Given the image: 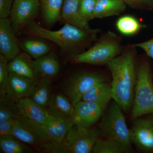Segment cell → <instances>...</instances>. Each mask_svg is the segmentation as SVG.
Segmentation results:
<instances>
[{"label":"cell","mask_w":153,"mask_h":153,"mask_svg":"<svg viewBox=\"0 0 153 153\" xmlns=\"http://www.w3.org/2000/svg\"><path fill=\"white\" fill-rule=\"evenodd\" d=\"M126 7V3L122 0H97L94 19L117 16L125 10Z\"/></svg>","instance_id":"19"},{"label":"cell","mask_w":153,"mask_h":153,"mask_svg":"<svg viewBox=\"0 0 153 153\" xmlns=\"http://www.w3.org/2000/svg\"><path fill=\"white\" fill-rule=\"evenodd\" d=\"M47 110L51 115L72 122L74 114V106L64 93L57 92L52 94Z\"/></svg>","instance_id":"15"},{"label":"cell","mask_w":153,"mask_h":153,"mask_svg":"<svg viewBox=\"0 0 153 153\" xmlns=\"http://www.w3.org/2000/svg\"><path fill=\"white\" fill-rule=\"evenodd\" d=\"M97 0H81L79 11L82 17L87 22L94 19V13Z\"/></svg>","instance_id":"31"},{"label":"cell","mask_w":153,"mask_h":153,"mask_svg":"<svg viewBox=\"0 0 153 153\" xmlns=\"http://www.w3.org/2000/svg\"><path fill=\"white\" fill-rule=\"evenodd\" d=\"M0 119L11 120L19 114L17 102L7 95L0 97Z\"/></svg>","instance_id":"28"},{"label":"cell","mask_w":153,"mask_h":153,"mask_svg":"<svg viewBox=\"0 0 153 153\" xmlns=\"http://www.w3.org/2000/svg\"><path fill=\"white\" fill-rule=\"evenodd\" d=\"M116 26L118 31L126 36L135 35L143 27L142 25L136 18L130 15L120 17L117 21Z\"/></svg>","instance_id":"26"},{"label":"cell","mask_w":153,"mask_h":153,"mask_svg":"<svg viewBox=\"0 0 153 153\" xmlns=\"http://www.w3.org/2000/svg\"><path fill=\"white\" fill-rule=\"evenodd\" d=\"M33 63L36 70L43 77L50 78L56 76L60 70L59 62L52 53L35 59Z\"/></svg>","instance_id":"22"},{"label":"cell","mask_w":153,"mask_h":153,"mask_svg":"<svg viewBox=\"0 0 153 153\" xmlns=\"http://www.w3.org/2000/svg\"><path fill=\"white\" fill-rule=\"evenodd\" d=\"M17 106L21 114L38 126L44 125L50 116L47 109L39 106L29 98L17 101Z\"/></svg>","instance_id":"16"},{"label":"cell","mask_w":153,"mask_h":153,"mask_svg":"<svg viewBox=\"0 0 153 153\" xmlns=\"http://www.w3.org/2000/svg\"><path fill=\"white\" fill-rule=\"evenodd\" d=\"M32 57L25 52H21L9 62L10 72H14L37 82L42 76L36 70Z\"/></svg>","instance_id":"14"},{"label":"cell","mask_w":153,"mask_h":153,"mask_svg":"<svg viewBox=\"0 0 153 153\" xmlns=\"http://www.w3.org/2000/svg\"><path fill=\"white\" fill-rule=\"evenodd\" d=\"M131 152L120 143L110 139L101 138L97 140L94 146L93 153H126Z\"/></svg>","instance_id":"27"},{"label":"cell","mask_w":153,"mask_h":153,"mask_svg":"<svg viewBox=\"0 0 153 153\" xmlns=\"http://www.w3.org/2000/svg\"><path fill=\"white\" fill-rule=\"evenodd\" d=\"M133 121L130 129L132 143L142 152H153V123L141 117Z\"/></svg>","instance_id":"11"},{"label":"cell","mask_w":153,"mask_h":153,"mask_svg":"<svg viewBox=\"0 0 153 153\" xmlns=\"http://www.w3.org/2000/svg\"><path fill=\"white\" fill-rule=\"evenodd\" d=\"M22 33L44 38L54 42L60 47L66 61H69L82 53L83 49L95 41L98 30H83L65 23L56 31L45 29L34 20L31 21L21 31Z\"/></svg>","instance_id":"1"},{"label":"cell","mask_w":153,"mask_h":153,"mask_svg":"<svg viewBox=\"0 0 153 153\" xmlns=\"http://www.w3.org/2000/svg\"><path fill=\"white\" fill-rule=\"evenodd\" d=\"M103 82H105V79L100 74L91 72H80L68 78L63 85V91L74 106L82 100L83 96L90 88Z\"/></svg>","instance_id":"7"},{"label":"cell","mask_w":153,"mask_h":153,"mask_svg":"<svg viewBox=\"0 0 153 153\" xmlns=\"http://www.w3.org/2000/svg\"><path fill=\"white\" fill-rule=\"evenodd\" d=\"M149 119L153 123V114H149Z\"/></svg>","instance_id":"36"},{"label":"cell","mask_w":153,"mask_h":153,"mask_svg":"<svg viewBox=\"0 0 153 153\" xmlns=\"http://www.w3.org/2000/svg\"><path fill=\"white\" fill-rule=\"evenodd\" d=\"M16 34L10 19H0V52L10 61L22 52Z\"/></svg>","instance_id":"12"},{"label":"cell","mask_w":153,"mask_h":153,"mask_svg":"<svg viewBox=\"0 0 153 153\" xmlns=\"http://www.w3.org/2000/svg\"><path fill=\"white\" fill-rule=\"evenodd\" d=\"M119 43L114 38H103L87 51L70 60L71 63H85L92 65L108 64L118 55Z\"/></svg>","instance_id":"6"},{"label":"cell","mask_w":153,"mask_h":153,"mask_svg":"<svg viewBox=\"0 0 153 153\" xmlns=\"http://www.w3.org/2000/svg\"><path fill=\"white\" fill-rule=\"evenodd\" d=\"M14 0H0V19L10 16Z\"/></svg>","instance_id":"32"},{"label":"cell","mask_w":153,"mask_h":153,"mask_svg":"<svg viewBox=\"0 0 153 153\" xmlns=\"http://www.w3.org/2000/svg\"><path fill=\"white\" fill-rule=\"evenodd\" d=\"M38 149L46 153H67L68 149L63 143L57 142L52 140L42 143Z\"/></svg>","instance_id":"30"},{"label":"cell","mask_w":153,"mask_h":153,"mask_svg":"<svg viewBox=\"0 0 153 153\" xmlns=\"http://www.w3.org/2000/svg\"><path fill=\"white\" fill-rule=\"evenodd\" d=\"M73 124L71 121L50 115L46 123L38 126L49 139L63 143L68 130Z\"/></svg>","instance_id":"17"},{"label":"cell","mask_w":153,"mask_h":153,"mask_svg":"<svg viewBox=\"0 0 153 153\" xmlns=\"http://www.w3.org/2000/svg\"><path fill=\"white\" fill-rule=\"evenodd\" d=\"M153 114L152 75L149 63L140 64L137 72V80L132 106V120L146 114Z\"/></svg>","instance_id":"3"},{"label":"cell","mask_w":153,"mask_h":153,"mask_svg":"<svg viewBox=\"0 0 153 153\" xmlns=\"http://www.w3.org/2000/svg\"><path fill=\"white\" fill-rule=\"evenodd\" d=\"M21 49L36 59L49 53L51 48L44 41L38 39H27L19 42Z\"/></svg>","instance_id":"24"},{"label":"cell","mask_w":153,"mask_h":153,"mask_svg":"<svg viewBox=\"0 0 153 153\" xmlns=\"http://www.w3.org/2000/svg\"><path fill=\"white\" fill-rule=\"evenodd\" d=\"M80 1L63 0L61 12V20L65 23H68L83 30H91L88 22L80 14Z\"/></svg>","instance_id":"18"},{"label":"cell","mask_w":153,"mask_h":153,"mask_svg":"<svg viewBox=\"0 0 153 153\" xmlns=\"http://www.w3.org/2000/svg\"><path fill=\"white\" fill-rule=\"evenodd\" d=\"M112 98L111 84L103 82L97 83L90 88L83 96L82 100L108 104Z\"/></svg>","instance_id":"23"},{"label":"cell","mask_w":153,"mask_h":153,"mask_svg":"<svg viewBox=\"0 0 153 153\" xmlns=\"http://www.w3.org/2000/svg\"><path fill=\"white\" fill-rule=\"evenodd\" d=\"M131 46L141 48L146 52L149 57L153 59V38L149 41L134 44Z\"/></svg>","instance_id":"34"},{"label":"cell","mask_w":153,"mask_h":153,"mask_svg":"<svg viewBox=\"0 0 153 153\" xmlns=\"http://www.w3.org/2000/svg\"><path fill=\"white\" fill-rule=\"evenodd\" d=\"M99 127L102 134L107 138L116 141L131 150L132 143L130 129L127 126L123 110L116 102H113L103 114Z\"/></svg>","instance_id":"4"},{"label":"cell","mask_w":153,"mask_h":153,"mask_svg":"<svg viewBox=\"0 0 153 153\" xmlns=\"http://www.w3.org/2000/svg\"><path fill=\"white\" fill-rule=\"evenodd\" d=\"M134 57V52L129 49L107 64L112 75V98L125 112L131 109L133 102L137 80Z\"/></svg>","instance_id":"2"},{"label":"cell","mask_w":153,"mask_h":153,"mask_svg":"<svg viewBox=\"0 0 153 153\" xmlns=\"http://www.w3.org/2000/svg\"><path fill=\"white\" fill-rule=\"evenodd\" d=\"M102 134L99 128L73 124L63 140V143L68 153H90Z\"/></svg>","instance_id":"5"},{"label":"cell","mask_w":153,"mask_h":153,"mask_svg":"<svg viewBox=\"0 0 153 153\" xmlns=\"http://www.w3.org/2000/svg\"><path fill=\"white\" fill-rule=\"evenodd\" d=\"M125 3L134 6H152L151 0H122Z\"/></svg>","instance_id":"35"},{"label":"cell","mask_w":153,"mask_h":153,"mask_svg":"<svg viewBox=\"0 0 153 153\" xmlns=\"http://www.w3.org/2000/svg\"><path fill=\"white\" fill-rule=\"evenodd\" d=\"M9 60L4 55H0V97L7 94V84L9 73Z\"/></svg>","instance_id":"29"},{"label":"cell","mask_w":153,"mask_h":153,"mask_svg":"<svg viewBox=\"0 0 153 153\" xmlns=\"http://www.w3.org/2000/svg\"><path fill=\"white\" fill-rule=\"evenodd\" d=\"M42 19L49 26L61 21V12L63 0H39Z\"/></svg>","instance_id":"20"},{"label":"cell","mask_w":153,"mask_h":153,"mask_svg":"<svg viewBox=\"0 0 153 153\" xmlns=\"http://www.w3.org/2000/svg\"><path fill=\"white\" fill-rule=\"evenodd\" d=\"M13 119H0V137L12 135Z\"/></svg>","instance_id":"33"},{"label":"cell","mask_w":153,"mask_h":153,"mask_svg":"<svg viewBox=\"0 0 153 153\" xmlns=\"http://www.w3.org/2000/svg\"><path fill=\"white\" fill-rule=\"evenodd\" d=\"M0 149L4 153H32V150L25 143L13 136L0 137Z\"/></svg>","instance_id":"25"},{"label":"cell","mask_w":153,"mask_h":153,"mask_svg":"<svg viewBox=\"0 0 153 153\" xmlns=\"http://www.w3.org/2000/svg\"><path fill=\"white\" fill-rule=\"evenodd\" d=\"M107 105L100 102L80 100L74 105L72 123L87 127L92 126L102 116Z\"/></svg>","instance_id":"10"},{"label":"cell","mask_w":153,"mask_h":153,"mask_svg":"<svg viewBox=\"0 0 153 153\" xmlns=\"http://www.w3.org/2000/svg\"><path fill=\"white\" fill-rule=\"evenodd\" d=\"M50 85L49 78L42 77L36 82L28 98L47 109L52 95Z\"/></svg>","instance_id":"21"},{"label":"cell","mask_w":153,"mask_h":153,"mask_svg":"<svg viewBox=\"0 0 153 153\" xmlns=\"http://www.w3.org/2000/svg\"><path fill=\"white\" fill-rule=\"evenodd\" d=\"M152 2V5L153 6V0H151Z\"/></svg>","instance_id":"37"},{"label":"cell","mask_w":153,"mask_h":153,"mask_svg":"<svg viewBox=\"0 0 153 153\" xmlns=\"http://www.w3.org/2000/svg\"><path fill=\"white\" fill-rule=\"evenodd\" d=\"M36 82L20 74L10 72L7 95L16 101L28 98Z\"/></svg>","instance_id":"13"},{"label":"cell","mask_w":153,"mask_h":153,"mask_svg":"<svg viewBox=\"0 0 153 153\" xmlns=\"http://www.w3.org/2000/svg\"><path fill=\"white\" fill-rule=\"evenodd\" d=\"M41 12L39 0H14L11 11V25L16 34L21 32L28 23Z\"/></svg>","instance_id":"9"},{"label":"cell","mask_w":153,"mask_h":153,"mask_svg":"<svg viewBox=\"0 0 153 153\" xmlns=\"http://www.w3.org/2000/svg\"><path fill=\"white\" fill-rule=\"evenodd\" d=\"M12 135L25 144L38 148L44 142L51 140L38 125L21 114L13 119Z\"/></svg>","instance_id":"8"}]
</instances>
